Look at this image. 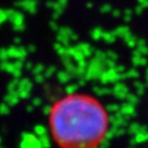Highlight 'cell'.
I'll return each mask as SVG.
<instances>
[{"label":"cell","mask_w":148,"mask_h":148,"mask_svg":"<svg viewBox=\"0 0 148 148\" xmlns=\"http://www.w3.org/2000/svg\"><path fill=\"white\" fill-rule=\"evenodd\" d=\"M49 128L60 148H97L108 134L109 115L95 97L70 93L52 106Z\"/></svg>","instance_id":"1"}]
</instances>
